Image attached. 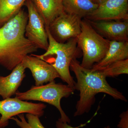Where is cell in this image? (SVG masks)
Masks as SVG:
<instances>
[{
	"label": "cell",
	"mask_w": 128,
	"mask_h": 128,
	"mask_svg": "<svg viewBox=\"0 0 128 128\" xmlns=\"http://www.w3.org/2000/svg\"><path fill=\"white\" fill-rule=\"evenodd\" d=\"M28 14L21 9L0 27V64L12 70L38 48L25 37Z\"/></svg>",
	"instance_id": "6da1fadb"
},
{
	"label": "cell",
	"mask_w": 128,
	"mask_h": 128,
	"mask_svg": "<svg viewBox=\"0 0 128 128\" xmlns=\"http://www.w3.org/2000/svg\"><path fill=\"white\" fill-rule=\"evenodd\" d=\"M70 68L77 79L74 89L80 92V98L76 103L74 116L88 112L96 100L95 96L100 92L108 94L116 100L127 102L121 92L108 83L106 77L102 70L84 68L76 59L72 60Z\"/></svg>",
	"instance_id": "7a4b0ae2"
},
{
	"label": "cell",
	"mask_w": 128,
	"mask_h": 128,
	"mask_svg": "<svg viewBox=\"0 0 128 128\" xmlns=\"http://www.w3.org/2000/svg\"><path fill=\"white\" fill-rule=\"evenodd\" d=\"M46 28L48 41V49L42 55H34L51 65L58 73L60 78L74 89L76 82L70 69L72 60L80 56L77 38H71L64 43L58 42L53 38L48 28Z\"/></svg>",
	"instance_id": "3957f363"
},
{
	"label": "cell",
	"mask_w": 128,
	"mask_h": 128,
	"mask_svg": "<svg viewBox=\"0 0 128 128\" xmlns=\"http://www.w3.org/2000/svg\"><path fill=\"white\" fill-rule=\"evenodd\" d=\"M77 44L83 54L80 65L90 69L105 56L109 48L110 41L98 34L84 18L81 22V32L77 37Z\"/></svg>",
	"instance_id": "277c9868"
},
{
	"label": "cell",
	"mask_w": 128,
	"mask_h": 128,
	"mask_svg": "<svg viewBox=\"0 0 128 128\" xmlns=\"http://www.w3.org/2000/svg\"><path fill=\"white\" fill-rule=\"evenodd\" d=\"M74 90L68 85L56 83L54 80L46 85L32 86L24 92L17 91L15 94L16 98L22 100L40 101L54 106L60 113V118L59 120L70 124V119L62 110L60 101L63 98H68L73 94Z\"/></svg>",
	"instance_id": "5b68a950"
},
{
	"label": "cell",
	"mask_w": 128,
	"mask_h": 128,
	"mask_svg": "<svg viewBox=\"0 0 128 128\" xmlns=\"http://www.w3.org/2000/svg\"><path fill=\"white\" fill-rule=\"evenodd\" d=\"M46 107L43 103L25 102L16 97L3 99L0 101V128H6L11 118L22 114H31L40 118L44 115V110Z\"/></svg>",
	"instance_id": "8992f818"
},
{
	"label": "cell",
	"mask_w": 128,
	"mask_h": 128,
	"mask_svg": "<svg viewBox=\"0 0 128 128\" xmlns=\"http://www.w3.org/2000/svg\"><path fill=\"white\" fill-rule=\"evenodd\" d=\"M82 20L77 16L64 11L47 28L56 41L64 43L71 38L78 36L81 32Z\"/></svg>",
	"instance_id": "52a82bcc"
},
{
	"label": "cell",
	"mask_w": 128,
	"mask_h": 128,
	"mask_svg": "<svg viewBox=\"0 0 128 128\" xmlns=\"http://www.w3.org/2000/svg\"><path fill=\"white\" fill-rule=\"evenodd\" d=\"M25 4L28 10V21L25 29V36L37 48L46 50L48 46V34L43 19L31 0Z\"/></svg>",
	"instance_id": "ba28073f"
},
{
	"label": "cell",
	"mask_w": 128,
	"mask_h": 128,
	"mask_svg": "<svg viewBox=\"0 0 128 128\" xmlns=\"http://www.w3.org/2000/svg\"><path fill=\"white\" fill-rule=\"evenodd\" d=\"M84 18L92 21L128 20V0H104Z\"/></svg>",
	"instance_id": "9c48e42d"
},
{
	"label": "cell",
	"mask_w": 128,
	"mask_h": 128,
	"mask_svg": "<svg viewBox=\"0 0 128 128\" xmlns=\"http://www.w3.org/2000/svg\"><path fill=\"white\" fill-rule=\"evenodd\" d=\"M25 69L30 70L35 80L36 86L50 82L58 78V73L51 65L31 54L26 56L22 62Z\"/></svg>",
	"instance_id": "30bf717a"
},
{
	"label": "cell",
	"mask_w": 128,
	"mask_h": 128,
	"mask_svg": "<svg viewBox=\"0 0 128 128\" xmlns=\"http://www.w3.org/2000/svg\"><path fill=\"white\" fill-rule=\"evenodd\" d=\"M86 20L94 30L105 39L110 41H128V20Z\"/></svg>",
	"instance_id": "8fae6325"
},
{
	"label": "cell",
	"mask_w": 128,
	"mask_h": 128,
	"mask_svg": "<svg viewBox=\"0 0 128 128\" xmlns=\"http://www.w3.org/2000/svg\"><path fill=\"white\" fill-rule=\"evenodd\" d=\"M25 69L22 62L12 70L9 75L0 76V96L3 99L10 98L16 94L25 78Z\"/></svg>",
	"instance_id": "7c38bea8"
},
{
	"label": "cell",
	"mask_w": 128,
	"mask_h": 128,
	"mask_svg": "<svg viewBox=\"0 0 128 128\" xmlns=\"http://www.w3.org/2000/svg\"><path fill=\"white\" fill-rule=\"evenodd\" d=\"M128 41H110L108 50L100 62L94 64L92 69L101 70L116 61L128 59Z\"/></svg>",
	"instance_id": "4fadbf2b"
},
{
	"label": "cell",
	"mask_w": 128,
	"mask_h": 128,
	"mask_svg": "<svg viewBox=\"0 0 128 128\" xmlns=\"http://www.w3.org/2000/svg\"><path fill=\"white\" fill-rule=\"evenodd\" d=\"M43 19L46 28L64 12L63 0H31Z\"/></svg>",
	"instance_id": "5bb4252c"
},
{
	"label": "cell",
	"mask_w": 128,
	"mask_h": 128,
	"mask_svg": "<svg viewBox=\"0 0 128 128\" xmlns=\"http://www.w3.org/2000/svg\"><path fill=\"white\" fill-rule=\"evenodd\" d=\"M64 11L77 16L86 18L98 6L91 0H63Z\"/></svg>",
	"instance_id": "9a60e30c"
},
{
	"label": "cell",
	"mask_w": 128,
	"mask_h": 128,
	"mask_svg": "<svg viewBox=\"0 0 128 128\" xmlns=\"http://www.w3.org/2000/svg\"><path fill=\"white\" fill-rule=\"evenodd\" d=\"M27 0H0V27L21 10Z\"/></svg>",
	"instance_id": "2e32d148"
},
{
	"label": "cell",
	"mask_w": 128,
	"mask_h": 128,
	"mask_svg": "<svg viewBox=\"0 0 128 128\" xmlns=\"http://www.w3.org/2000/svg\"><path fill=\"white\" fill-rule=\"evenodd\" d=\"M101 70L106 77H114L122 74H128V59L114 62Z\"/></svg>",
	"instance_id": "e0dca14e"
},
{
	"label": "cell",
	"mask_w": 128,
	"mask_h": 128,
	"mask_svg": "<svg viewBox=\"0 0 128 128\" xmlns=\"http://www.w3.org/2000/svg\"><path fill=\"white\" fill-rule=\"evenodd\" d=\"M20 120L16 117H12L10 119L16 122L17 125L20 128H45L41 123L39 118L38 116L31 114H26V120L24 114H18Z\"/></svg>",
	"instance_id": "ac0fdd59"
},
{
	"label": "cell",
	"mask_w": 128,
	"mask_h": 128,
	"mask_svg": "<svg viewBox=\"0 0 128 128\" xmlns=\"http://www.w3.org/2000/svg\"><path fill=\"white\" fill-rule=\"evenodd\" d=\"M120 119L119 123L118 124L119 128H128V110L123 112L120 116Z\"/></svg>",
	"instance_id": "d6986e66"
},
{
	"label": "cell",
	"mask_w": 128,
	"mask_h": 128,
	"mask_svg": "<svg viewBox=\"0 0 128 128\" xmlns=\"http://www.w3.org/2000/svg\"><path fill=\"white\" fill-rule=\"evenodd\" d=\"M86 125V124H81L80 126L77 127H73L71 125H69L68 123L66 122H63L62 121L58 120L56 121V126L57 128H79L80 127H83Z\"/></svg>",
	"instance_id": "ffe728a7"
},
{
	"label": "cell",
	"mask_w": 128,
	"mask_h": 128,
	"mask_svg": "<svg viewBox=\"0 0 128 128\" xmlns=\"http://www.w3.org/2000/svg\"><path fill=\"white\" fill-rule=\"evenodd\" d=\"M92 2L96 3V4H100L101 2H102L104 0H91Z\"/></svg>",
	"instance_id": "44dd1931"
},
{
	"label": "cell",
	"mask_w": 128,
	"mask_h": 128,
	"mask_svg": "<svg viewBox=\"0 0 128 128\" xmlns=\"http://www.w3.org/2000/svg\"><path fill=\"white\" fill-rule=\"evenodd\" d=\"M104 128H111L110 127V126H108L106 127H105Z\"/></svg>",
	"instance_id": "7402d4cb"
}]
</instances>
